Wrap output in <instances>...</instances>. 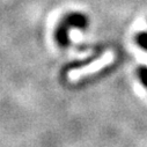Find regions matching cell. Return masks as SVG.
<instances>
[{
	"label": "cell",
	"instance_id": "obj_1",
	"mask_svg": "<svg viewBox=\"0 0 147 147\" xmlns=\"http://www.w3.org/2000/svg\"><path fill=\"white\" fill-rule=\"evenodd\" d=\"M88 24H89V20L85 14L78 12L68 13L58 23L55 30V40L59 47L67 48L69 45V35H68L69 29L74 28V29L85 30L87 29Z\"/></svg>",
	"mask_w": 147,
	"mask_h": 147
},
{
	"label": "cell",
	"instance_id": "obj_2",
	"mask_svg": "<svg viewBox=\"0 0 147 147\" xmlns=\"http://www.w3.org/2000/svg\"><path fill=\"white\" fill-rule=\"evenodd\" d=\"M98 57H100V55H95V56H92V57H89V58H87V59H85V60L71 63V64H68L66 67H64V71H65V72H68V71L74 69V68H81V67H84V66L89 65L90 63H94Z\"/></svg>",
	"mask_w": 147,
	"mask_h": 147
},
{
	"label": "cell",
	"instance_id": "obj_3",
	"mask_svg": "<svg viewBox=\"0 0 147 147\" xmlns=\"http://www.w3.org/2000/svg\"><path fill=\"white\" fill-rule=\"evenodd\" d=\"M136 43L138 44V47L147 51V32L146 31H142L136 35Z\"/></svg>",
	"mask_w": 147,
	"mask_h": 147
},
{
	"label": "cell",
	"instance_id": "obj_4",
	"mask_svg": "<svg viewBox=\"0 0 147 147\" xmlns=\"http://www.w3.org/2000/svg\"><path fill=\"white\" fill-rule=\"evenodd\" d=\"M138 78L144 85V87L147 89V66H140L138 68Z\"/></svg>",
	"mask_w": 147,
	"mask_h": 147
}]
</instances>
